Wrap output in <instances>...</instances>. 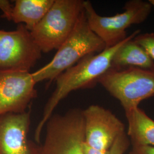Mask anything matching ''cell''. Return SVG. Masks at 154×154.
<instances>
[{
  "label": "cell",
  "instance_id": "obj_2",
  "mask_svg": "<svg viewBox=\"0 0 154 154\" xmlns=\"http://www.w3.org/2000/svg\"><path fill=\"white\" fill-rule=\"evenodd\" d=\"M105 49L103 42L90 28L83 10L72 33L57 50L51 61L32 72L33 78L37 84L55 80L62 72L84 58L99 53Z\"/></svg>",
  "mask_w": 154,
  "mask_h": 154
},
{
  "label": "cell",
  "instance_id": "obj_5",
  "mask_svg": "<svg viewBox=\"0 0 154 154\" xmlns=\"http://www.w3.org/2000/svg\"><path fill=\"white\" fill-rule=\"evenodd\" d=\"M82 0H54L41 21L30 32L42 53L58 50L69 37L84 10Z\"/></svg>",
  "mask_w": 154,
  "mask_h": 154
},
{
  "label": "cell",
  "instance_id": "obj_13",
  "mask_svg": "<svg viewBox=\"0 0 154 154\" xmlns=\"http://www.w3.org/2000/svg\"><path fill=\"white\" fill-rule=\"evenodd\" d=\"M132 146L154 147V121L139 107L125 111Z\"/></svg>",
  "mask_w": 154,
  "mask_h": 154
},
{
  "label": "cell",
  "instance_id": "obj_3",
  "mask_svg": "<svg viewBox=\"0 0 154 154\" xmlns=\"http://www.w3.org/2000/svg\"><path fill=\"white\" fill-rule=\"evenodd\" d=\"M44 142H30L31 154H84L85 137L83 110L70 109L63 114H52L45 124Z\"/></svg>",
  "mask_w": 154,
  "mask_h": 154
},
{
  "label": "cell",
  "instance_id": "obj_12",
  "mask_svg": "<svg viewBox=\"0 0 154 154\" xmlns=\"http://www.w3.org/2000/svg\"><path fill=\"white\" fill-rule=\"evenodd\" d=\"M54 0H16L9 21L23 24L30 32L44 18Z\"/></svg>",
  "mask_w": 154,
  "mask_h": 154
},
{
  "label": "cell",
  "instance_id": "obj_6",
  "mask_svg": "<svg viewBox=\"0 0 154 154\" xmlns=\"http://www.w3.org/2000/svg\"><path fill=\"white\" fill-rule=\"evenodd\" d=\"M98 83L118 100L126 111L139 107L142 101L154 96V69L110 68Z\"/></svg>",
  "mask_w": 154,
  "mask_h": 154
},
{
  "label": "cell",
  "instance_id": "obj_10",
  "mask_svg": "<svg viewBox=\"0 0 154 154\" xmlns=\"http://www.w3.org/2000/svg\"><path fill=\"white\" fill-rule=\"evenodd\" d=\"M30 112L0 115V154H31Z\"/></svg>",
  "mask_w": 154,
  "mask_h": 154
},
{
  "label": "cell",
  "instance_id": "obj_7",
  "mask_svg": "<svg viewBox=\"0 0 154 154\" xmlns=\"http://www.w3.org/2000/svg\"><path fill=\"white\" fill-rule=\"evenodd\" d=\"M41 55L24 25L19 24L12 31L0 29V70L30 72Z\"/></svg>",
  "mask_w": 154,
  "mask_h": 154
},
{
  "label": "cell",
  "instance_id": "obj_4",
  "mask_svg": "<svg viewBox=\"0 0 154 154\" xmlns=\"http://www.w3.org/2000/svg\"><path fill=\"white\" fill-rule=\"evenodd\" d=\"M152 6L147 1L130 0L121 13L112 16L98 14L89 1H84V11L91 29L105 44L106 49L114 47L127 38L126 30L133 25L144 22L149 17Z\"/></svg>",
  "mask_w": 154,
  "mask_h": 154
},
{
  "label": "cell",
  "instance_id": "obj_15",
  "mask_svg": "<svg viewBox=\"0 0 154 154\" xmlns=\"http://www.w3.org/2000/svg\"><path fill=\"white\" fill-rule=\"evenodd\" d=\"M130 140L126 133L118 138L110 149L109 154H124L129 147Z\"/></svg>",
  "mask_w": 154,
  "mask_h": 154
},
{
  "label": "cell",
  "instance_id": "obj_18",
  "mask_svg": "<svg viewBox=\"0 0 154 154\" xmlns=\"http://www.w3.org/2000/svg\"><path fill=\"white\" fill-rule=\"evenodd\" d=\"M83 149L84 154H109V152H103L89 147L83 142Z\"/></svg>",
  "mask_w": 154,
  "mask_h": 154
},
{
  "label": "cell",
  "instance_id": "obj_16",
  "mask_svg": "<svg viewBox=\"0 0 154 154\" xmlns=\"http://www.w3.org/2000/svg\"><path fill=\"white\" fill-rule=\"evenodd\" d=\"M130 154H154V147L149 146H132Z\"/></svg>",
  "mask_w": 154,
  "mask_h": 154
},
{
  "label": "cell",
  "instance_id": "obj_11",
  "mask_svg": "<svg viewBox=\"0 0 154 154\" xmlns=\"http://www.w3.org/2000/svg\"><path fill=\"white\" fill-rule=\"evenodd\" d=\"M140 33V30H137L128 35L113 55L111 68L123 69L134 67L154 69V61L143 48L133 40Z\"/></svg>",
  "mask_w": 154,
  "mask_h": 154
},
{
  "label": "cell",
  "instance_id": "obj_14",
  "mask_svg": "<svg viewBox=\"0 0 154 154\" xmlns=\"http://www.w3.org/2000/svg\"><path fill=\"white\" fill-rule=\"evenodd\" d=\"M133 40L146 51L149 57L154 60V33H139Z\"/></svg>",
  "mask_w": 154,
  "mask_h": 154
},
{
  "label": "cell",
  "instance_id": "obj_9",
  "mask_svg": "<svg viewBox=\"0 0 154 154\" xmlns=\"http://www.w3.org/2000/svg\"><path fill=\"white\" fill-rule=\"evenodd\" d=\"M32 72L0 70V115L23 113L37 97Z\"/></svg>",
  "mask_w": 154,
  "mask_h": 154
},
{
  "label": "cell",
  "instance_id": "obj_19",
  "mask_svg": "<svg viewBox=\"0 0 154 154\" xmlns=\"http://www.w3.org/2000/svg\"><path fill=\"white\" fill-rule=\"evenodd\" d=\"M149 2L152 6V7H154V0H149Z\"/></svg>",
  "mask_w": 154,
  "mask_h": 154
},
{
  "label": "cell",
  "instance_id": "obj_17",
  "mask_svg": "<svg viewBox=\"0 0 154 154\" xmlns=\"http://www.w3.org/2000/svg\"><path fill=\"white\" fill-rule=\"evenodd\" d=\"M12 7L13 6L11 5L10 1L6 0H0V9L3 13L1 17L7 19L8 21H9L10 19Z\"/></svg>",
  "mask_w": 154,
  "mask_h": 154
},
{
  "label": "cell",
  "instance_id": "obj_1",
  "mask_svg": "<svg viewBox=\"0 0 154 154\" xmlns=\"http://www.w3.org/2000/svg\"><path fill=\"white\" fill-rule=\"evenodd\" d=\"M123 41L99 53L84 58L55 78V90L45 106L42 118L34 132L37 143L40 142L43 128L57 105L72 91L94 88L100 77L111 67L113 55Z\"/></svg>",
  "mask_w": 154,
  "mask_h": 154
},
{
  "label": "cell",
  "instance_id": "obj_8",
  "mask_svg": "<svg viewBox=\"0 0 154 154\" xmlns=\"http://www.w3.org/2000/svg\"><path fill=\"white\" fill-rule=\"evenodd\" d=\"M84 143L91 149L109 152L116 140L125 132L124 123L110 110L93 105L83 110Z\"/></svg>",
  "mask_w": 154,
  "mask_h": 154
}]
</instances>
